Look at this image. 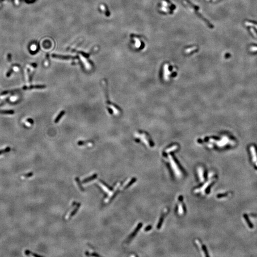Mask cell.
Returning <instances> with one entry per match:
<instances>
[{
    "label": "cell",
    "mask_w": 257,
    "mask_h": 257,
    "mask_svg": "<svg viewBox=\"0 0 257 257\" xmlns=\"http://www.w3.org/2000/svg\"><path fill=\"white\" fill-rule=\"evenodd\" d=\"M102 83H103V86L104 87V89L105 90V97L106 99V103L107 104V109L109 112L111 114L114 113L116 115H119L120 114H121L122 111L120 108L115 104L111 103L109 100L107 86H106L107 85V82L106 80H103Z\"/></svg>",
    "instance_id": "1"
},
{
    "label": "cell",
    "mask_w": 257,
    "mask_h": 257,
    "mask_svg": "<svg viewBox=\"0 0 257 257\" xmlns=\"http://www.w3.org/2000/svg\"><path fill=\"white\" fill-rule=\"evenodd\" d=\"M183 4H184L185 5L187 6L190 9H191V10L193 12H195V14L199 18H200L205 23L207 24V25L209 27L211 28H212L213 27V26L210 23V22H209L206 19L204 18V17L201 14H200L201 13H199V12H198L199 10H198V6L194 5L192 3H191L190 2L188 1V0H184V1H183Z\"/></svg>",
    "instance_id": "2"
},
{
    "label": "cell",
    "mask_w": 257,
    "mask_h": 257,
    "mask_svg": "<svg viewBox=\"0 0 257 257\" xmlns=\"http://www.w3.org/2000/svg\"><path fill=\"white\" fill-rule=\"evenodd\" d=\"M176 7L169 0H161L160 6V10L165 14H171L175 10Z\"/></svg>",
    "instance_id": "3"
},
{
    "label": "cell",
    "mask_w": 257,
    "mask_h": 257,
    "mask_svg": "<svg viewBox=\"0 0 257 257\" xmlns=\"http://www.w3.org/2000/svg\"><path fill=\"white\" fill-rule=\"evenodd\" d=\"M141 226H142V224H141V223H139V224L138 225L137 227L135 228V231L131 234V235H130L128 237V238H127V239L126 240H125V243H128V242H129L133 239V238L136 235V234L137 233V232H138L139 230V228H140V227H141Z\"/></svg>",
    "instance_id": "4"
},
{
    "label": "cell",
    "mask_w": 257,
    "mask_h": 257,
    "mask_svg": "<svg viewBox=\"0 0 257 257\" xmlns=\"http://www.w3.org/2000/svg\"><path fill=\"white\" fill-rule=\"evenodd\" d=\"M78 144L79 146H92L93 145V142L91 141H80L78 142Z\"/></svg>",
    "instance_id": "5"
},
{
    "label": "cell",
    "mask_w": 257,
    "mask_h": 257,
    "mask_svg": "<svg viewBox=\"0 0 257 257\" xmlns=\"http://www.w3.org/2000/svg\"><path fill=\"white\" fill-rule=\"evenodd\" d=\"M250 150L251 153L252 154V159H253V161H255V162H257V153H256V152L255 148H254V146H250Z\"/></svg>",
    "instance_id": "6"
},
{
    "label": "cell",
    "mask_w": 257,
    "mask_h": 257,
    "mask_svg": "<svg viewBox=\"0 0 257 257\" xmlns=\"http://www.w3.org/2000/svg\"><path fill=\"white\" fill-rule=\"evenodd\" d=\"M97 177V175L96 174H93V175H92V176H90V177H88V178H87L85 179L82 182H83V183H88V182H90V181H93V180L96 179Z\"/></svg>",
    "instance_id": "7"
},
{
    "label": "cell",
    "mask_w": 257,
    "mask_h": 257,
    "mask_svg": "<svg viewBox=\"0 0 257 257\" xmlns=\"http://www.w3.org/2000/svg\"><path fill=\"white\" fill-rule=\"evenodd\" d=\"M52 56L54 58H60L62 59H69L70 58H75L76 57H73L72 56H59V55H52Z\"/></svg>",
    "instance_id": "8"
},
{
    "label": "cell",
    "mask_w": 257,
    "mask_h": 257,
    "mask_svg": "<svg viewBox=\"0 0 257 257\" xmlns=\"http://www.w3.org/2000/svg\"><path fill=\"white\" fill-rule=\"evenodd\" d=\"M65 113V111H62L61 112H60V113L59 114V115H58V116L57 117V118L55 119V123H57L60 120V119L63 117V116L64 115Z\"/></svg>",
    "instance_id": "9"
},
{
    "label": "cell",
    "mask_w": 257,
    "mask_h": 257,
    "mask_svg": "<svg viewBox=\"0 0 257 257\" xmlns=\"http://www.w3.org/2000/svg\"><path fill=\"white\" fill-rule=\"evenodd\" d=\"M25 255H28L29 256V255H32L33 256H34V257H42V256H40V255H39L38 254H34V253H33L32 252L28 250H27L25 251Z\"/></svg>",
    "instance_id": "10"
},
{
    "label": "cell",
    "mask_w": 257,
    "mask_h": 257,
    "mask_svg": "<svg viewBox=\"0 0 257 257\" xmlns=\"http://www.w3.org/2000/svg\"><path fill=\"white\" fill-rule=\"evenodd\" d=\"M10 151V148H7L4 150H0V155H2L3 153H6L7 152H9Z\"/></svg>",
    "instance_id": "11"
},
{
    "label": "cell",
    "mask_w": 257,
    "mask_h": 257,
    "mask_svg": "<svg viewBox=\"0 0 257 257\" xmlns=\"http://www.w3.org/2000/svg\"><path fill=\"white\" fill-rule=\"evenodd\" d=\"M135 41H136V43H135V46H136V47L137 48H139L140 47V42L139 41V40L138 39H135Z\"/></svg>",
    "instance_id": "12"
},
{
    "label": "cell",
    "mask_w": 257,
    "mask_h": 257,
    "mask_svg": "<svg viewBox=\"0 0 257 257\" xmlns=\"http://www.w3.org/2000/svg\"><path fill=\"white\" fill-rule=\"evenodd\" d=\"M33 175V173H28V174L25 175L24 176H25L26 178H27V177H30V176L31 177Z\"/></svg>",
    "instance_id": "13"
},
{
    "label": "cell",
    "mask_w": 257,
    "mask_h": 257,
    "mask_svg": "<svg viewBox=\"0 0 257 257\" xmlns=\"http://www.w3.org/2000/svg\"><path fill=\"white\" fill-rule=\"evenodd\" d=\"M31 49L33 50V51H34L36 49V47L35 45H33L32 47H31Z\"/></svg>",
    "instance_id": "14"
}]
</instances>
